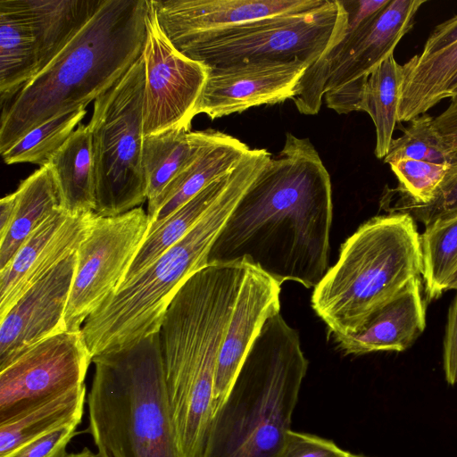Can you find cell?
<instances>
[{
	"instance_id": "cell-1",
	"label": "cell",
	"mask_w": 457,
	"mask_h": 457,
	"mask_svg": "<svg viewBox=\"0 0 457 457\" xmlns=\"http://www.w3.org/2000/svg\"><path fill=\"white\" fill-rule=\"evenodd\" d=\"M329 173L309 138L287 133L213 244L208 264L245 259L280 285L315 287L328 270Z\"/></svg>"
},
{
	"instance_id": "cell-2",
	"label": "cell",
	"mask_w": 457,
	"mask_h": 457,
	"mask_svg": "<svg viewBox=\"0 0 457 457\" xmlns=\"http://www.w3.org/2000/svg\"><path fill=\"white\" fill-rule=\"evenodd\" d=\"M251 262L209 263L180 287L159 337L182 457H201L212 418L220 352Z\"/></svg>"
},
{
	"instance_id": "cell-3",
	"label": "cell",
	"mask_w": 457,
	"mask_h": 457,
	"mask_svg": "<svg viewBox=\"0 0 457 457\" xmlns=\"http://www.w3.org/2000/svg\"><path fill=\"white\" fill-rule=\"evenodd\" d=\"M149 0H104L66 46L3 108L0 153L112 88L142 55Z\"/></svg>"
},
{
	"instance_id": "cell-4",
	"label": "cell",
	"mask_w": 457,
	"mask_h": 457,
	"mask_svg": "<svg viewBox=\"0 0 457 457\" xmlns=\"http://www.w3.org/2000/svg\"><path fill=\"white\" fill-rule=\"evenodd\" d=\"M250 149L230 171L228 185L195 226L147 268L120 286L84 322L92 358L159 332L167 309L185 282L208 264L210 251L237 204L270 159Z\"/></svg>"
},
{
	"instance_id": "cell-5",
	"label": "cell",
	"mask_w": 457,
	"mask_h": 457,
	"mask_svg": "<svg viewBox=\"0 0 457 457\" xmlns=\"http://www.w3.org/2000/svg\"><path fill=\"white\" fill-rule=\"evenodd\" d=\"M308 364L298 331L280 312L269 318L212 414L201 457H278Z\"/></svg>"
},
{
	"instance_id": "cell-6",
	"label": "cell",
	"mask_w": 457,
	"mask_h": 457,
	"mask_svg": "<svg viewBox=\"0 0 457 457\" xmlns=\"http://www.w3.org/2000/svg\"><path fill=\"white\" fill-rule=\"evenodd\" d=\"M87 433L100 457H182L159 332L92 358Z\"/></svg>"
},
{
	"instance_id": "cell-7",
	"label": "cell",
	"mask_w": 457,
	"mask_h": 457,
	"mask_svg": "<svg viewBox=\"0 0 457 457\" xmlns=\"http://www.w3.org/2000/svg\"><path fill=\"white\" fill-rule=\"evenodd\" d=\"M420 235L406 212L375 216L341 245L313 288L312 306L332 336L358 331L411 280L422 275Z\"/></svg>"
},
{
	"instance_id": "cell-8",
	"label": "cell",
	"mask_w": 457,
	"mask_h": 457,
	"mask_svg": "<svg viewBox=\"0 0 457 457\" xmlns=\"http://www.w3.org/2000/svg\"><path fill=\"white\" fill-rule=\"evenodd\" d=\"M145 83L141 55L94 102L88 126L95 166V213L98 216L120 215L147 200L142 166Z\"/></svg>"
},
{
	"instance_id": "cell-9",
	"label": "cell",
	"mask_w": 457,
	"mask_h": 457,
	"mask_svg": "<svg viewBox=\"0 0 457 457\" xmlns=\"http://www.w3.org/2000/svg\"><path fill=\"white\" fill-rule=\"evenodd\" d=\"M426 0H390L370 21L349 28L345 37L309 66L293 98L298 112L317 114L324 100L338 114L359 112L370 74L394 51L411 29Z\"/></svg>"
},
{
	"instance_id": "cell-10",
	"label": "cell",
	"mask_w": 457,
	"mask_h": 457,
	"mask_svg": "<svg viewBox=\"0 0 457 457\" xmlns=\"http://www.w3.org/2000/svg\"><path fill=\"white\" fill-rule=\"evenodd\" d=\"M347 29L343 0H326L308 12L252 21L175 47L208 68L293 59L311 66L345 37Z\"/></svg>"
},
{
	"instance_id": "cell-11",
	"label": "cell",
	"mask_w": 457,
	"mask_h": 457,
	"mask_svg": "<svg viewBox=\"0 0 457 457\" xmlns=\"http://www.w3.org/2000/svg\"><path fill=\"white\" fill-rule=\"evenodd\" d=\"M147 212L94 214L77 250V264L65 312L66 330L81 331L86 320L121 283L149 229Z\"/></svg>"
},
{
	"instance_id": "cell-12",
	"label": "cell",
	"mask_w": 457,
	"mask_h": 457,
	"mask_svg": "<svg viewBox=\"0 0 457 457\" xmlns=\"http://www.w3.org/2000/svg\"><path fill=\"white\" fill-rule=\"evenodd\" d=\"M142 53L145 68L144 135L190 130L208 67L180 53L162 31L149 0Z\"/></svg>"
},
{
	"instance_id": "cell-13",
	"label": "cell",
	"mask_w": 457,
	"mask_h": 457,
	"mask_svg": "<svg viewBox=\"0 0 457 457\" xmlns=\"http://www.w3.org/2000/svg\"><path fill=\"white\" fill-rule=\"evenodd\" d=\"M92 362L81 331L36 344L0 370V423L85 384Z\"/></svg>"
},
{
	"instance_id": "cell-14",
	"label": "cell",
	"mask_w": 457,
	"mask_h": 457,
	"mask_svg": "<svg viewBox=\"0 0 457 457\" xmlns=\"http://www.w3.org/2000/svg\"><path fill=\"white\" fill-rule=\"evenodd\" d=\"M310 63L288 61L245 62L208 68V77L195 115L214 120L241 113L252 107L292 99Z\"/></svg>"
},
{
	"instance_id": "cell-15",
	"label": "cell",
	"mask_w": 457,
	"mask_h": 457,
	"mask_svg": "<svg viewBox=\"0 0 457 457\" xmlns=\"http://www.w3.org/2000/svg\"><path fill=\"white\" fill-rule=\"evenodd\" d=\"M77 264V251L27 290L0 318V370L30 347L67 331L65 312Z\"/></svg>"
},
{
	"instance_id": "cell-16",
	"label": "cell",
	"mask_w": 457,
	"mask_h": 457,
	"mask_svg": "<svg viewBox=\"0 0 457 457\" xmlns=\"http://www.w3.org/2000/svg\"><path fill=\"white\" fill-rule=\"evenodd\" d=\"M174 46L245 22L313 10L326 0H151Z\"/></svg>"
},
{
	"instance_id": "cell-17",
	"label": "cell",
	"mask_w": 457,
	"mask_h": 457,
	"mask_svg": "<svg viewBox=\"0 0 457 457\" xmlns=\"http://www.w3.org/2000/svg\"><path fill=\"white\" fill-rule=\"evenodd\" d=\"M94 214L71 215L60 207L29 236L0 270V318L27 290L78 250Z\"/></svg>"
},
{
	"instance_id": "cell-18",
	"label": "cell",
	"mask_w": 457,
	"mask_h": 457,
	"mask_svg": "<svg viewBox=\"0 0 457 457\" xmlns=\"http://www.w3.org/2000/svg\"><path fill=\"white\" fill-rule=\"evenodd\" d=\"M281 285L250 264L220 352L212 414L228 395L253 342L271 316L280 312Z\"/></svg>"
},
{
	"instance_id": "cell-19",
	"label": "cell",
	"mask_w": 457,
	"mask_h": 457,
	"mask_svg": "<svg viewBox=\"0 0 457 457\" xmlns=\"http://www.w3.org/2000/svg\"><path fill=\"white\" fill-rule=\"evenodd\" d=\"M426 327V307L420 277L411 280L393 298L376 310L353 334L333 336L345 354L409 348Z\"/></svg>"
},
{
	"instance_id": "cell-20",
	"label": "cell",
	"mask_w": 457,
	"mask_h": 457,
	"mask_svg": "<svg viewBox=\"0 0 457 457\" xmlns=\"http://www.w3.org/2000/svg\"><path fill=\"white\" fill-rule=\"evenodd\" d=\"M251 148L222 131L209 129L196 157L147 204L150 225L163 220L216 179L229 173Z\"/></svg>"
},
{
	"instance_id": "cell-21",
	"label": "cell",
	"mask_w": 457,
	"mask_h": 457,
	"mask_svg": "<svg viewBox=\"0 0 457 457\" xmlns=\"http://www.w3.org/2000/svg\"><path fill=\"white\" fill-rule=\"evenodd\" d=\"M29 0H0V98L12 99L40 71Z\"/></svg>"
},
{
	"instance_id": "cell-22",
	"label": "cell",
	"mask_w": 457,
	"mask_h": 457,
	"mask_svg": "<svg viewBox=\"0 0 457 457\" xmlns=\"http://www.w3.org/2000/svg\"><path fill=\"white\" fill-rule=\"evenodd\" d=\"M456 73L457 41L429 55L416 54L403 64L397 122H410L445 99Z\"/></svg>"
},
{
	"instance_id": "cell-23",
	"label": "cell",
	"mask_w": 457,
	"mask_h": 457,
	"mask_svg": "<svg viewBox=\"0 0 457 457\" xmlns=\"http://www.w3.org/2000/svg\"><path fill=\"white\" fill-rule=\"evenodd\" d=\"M48 164L58 187L61 207L71 215L95 212V166L88 124L79 125Z\"/></svg>"
},
{
	"instance_id": "cell-24",
	"label": "cell",
	"mask_w": 457,
	"mask_h": 457,
	"mask_svg": "<svg viewBox=\"0 0 457 457\" xmlns=\"http://www.w3.org/2000/svg\"><path fill=\"white\" fill-rule=\"evenodd\" d=\"M15 194L12 223L0 237V270L10 263L29 236L61 207L58 187L48 163L24 179Z\"/></svg>"
},
{
	"instance_id": "cell-25",
	"label": "cell",
	"mask_w": 457,
	"mask_h": 457,
	"mask_svg": "<svg viewBox=\"0 0 457 457\" xmlns=\"http://www.w3.org/2000/svg\"><path fill=\"white\" fill-rule=\"evenodd\" d=\"M86 385L50 397L0 423V457L62 427L81 422Z\"/></svg>"
},
{
	"instance_id": "cell-26",
	"label": "cell",
	"mask_w": 457,
	"mask_h": 457,
	"mask_svg": "<svg viewBox=\"0 0 457 457\" xmlns=\"http://www.w3.org/2000/svg\"><path fill=\"white\" fill-rule=\"evenodd\" d=\"M209 129H170L145 136L142 166L147 186V202L157 198L174 178L198 154Z\"/></svg>"
},
{
	"instance_id": "cell-27",
	"label": "cell",
	"mask_w": 457,
	"mask_h": 457,
	"mask_svg": "<svg viewBox=\"0 0 457 457\" xmlns=\"http://www.w3.org/2000/svg\"><path fill=\"white\" fill-rule=\"evenodd\" d=\"M229 173L211 183L158 224L149 226L147 235L120 286L147 268L195 226L228 185Z\"/></svg>"
},
{
	"instance_id": "cell-28",
	"label": "cell",
	"mask_w": 457,
	"mask_h": 457,
	"mask_svg": "<svg viewBox=\"0 0 457 457\" xmlns=\"http://www.w3.org/2000/svg\"><path fill=\"white\" fill-rule=\"evenodd\" d=\"M402 80L403 65L391 54L370 74L362 88L359 112H367L375 126L378 159L386 157L393 140Z\"/></svg>"
},
{
	"instance_id": "cell-29",
	"label": "cell",
	"mask_w": 457,
	"mask_h": 457,
	"mask_svg": "<svg viewBox=\"0 0 457 457\" xmlns=\"http://www.w3.org/2000/svg\"><path fill=\"white\" fill-rule=\"evenodd\" d=\"M422 277L428 300L438 298L457 270V214L436 220L420 235Z\"/></svg>"
},
{
	"instance_id": "cell-30",
	"label": "cell",
	"mask_w": 457,
	"mask_h": 457,
	"mask_svg": "<svg viewBox=\"0 0 457 457\" xmlns=\"http://www.w3.org/2000/svg\"><path fill=\"white\" fill-rule=\"evenodd\" d=\"M86 113V109L80 108L55 116L36 127L1 154L4 162H29L40 167L47 164Z\"/></svg>"
},
{
	"instance_id": "cell-31",
	"label": "cell",
	"mask_w": 457,
	"mask_h": 457,
	"mask_svg": "<svg viewBox=\"0 0 457 457\" xmlns=\"http://www.w3.org/2000/svg\"><path fill=\"white\" fill-rule=\"evenodd\" d=\"M434 117L422 114L401 125L403 135L393 139L383 159L387 164L408 158L433 163H449L453 151L445 144L433 124Z\"/></svg>"
},
{
	"instance_id": "cell-32",
	"label": "cell",
	"mask_w": 457,
	"mask_h": 457,
	"mask_svg": "<svg viewBox=\"0 0 457 457\" xmlns=\"http://www.w3.org/2000/svg\"><path fill=\"white\" fill-rule=\"evenodd\" d=\"M389 166L399 181L400 196L417 204H428L445 179L449 163H433L402 158Z\"/></svg>"
},
{
	"instance_id": "cell-33",
	"label": "cell",
	"mask_w": 457,
	"mask_h": 457,
	"mask_svg": "<svg viewBox=\"0 0 457 457\" xmlns=\"http://www.w3.org/2000/svg\"><path fill=\"white\" fill-rule=\"evenodd\" d=\"M389 209L394 212L409 213L425 227L436 220L457 214V149L453 153L445 179L429 203L417 204L399 195Z\"/></svg>"
},
{
	"instance_id": "cell-34",
	"label": "cell",
	"mask_w": 457,
	"mask_h": 457,
	"mask_svg": "<svg viewBox=\"0 0 457 457\" xmlns=\"http://www.w3.org/2000/svg\"><path fill=\"white\" fill-rule=\"evenodd\" d=\"M333 441L289 430L278 457H348Z\"/></svg>"
},
{
	"instance_id": "cell-35",
	"label": "cell",
	"mask_w": 457,
	"mask_h": 457,
	"mask_svg": "<svg viewBox=\"0 0 457 457\" xmlns=\"http://www.w3.org/2000/svg\"><path fill=\"white\" fill-rule=\"evenodd\" d=\"M77 424L55 429L19 447L6 457H64L67 445L77 434Z\"/></svg>"
},
{
	"instance_id": "cell-36",
	"label": "cell",
	"mask_w": 457,
	"mask_h": 457,
	"mask_svg": "<svg viewBox=\"0 0 457 457\" xmlns=\"http://www.w3.org/2000/svg\"><path fill=\"white\" fill-rule=\"evenodd\" d=\"M445 379L457 384V293L449 307L443 354Z\"/></svg>"
},
{
	"instance_id": "cell-37",
	"label": "cell",
	"mask_w": 457,
	"mask_h": 457,
	"mask_svg": "<svg viewBox=\"0 0 457 457\" xmlns=\"http://www.w3.org/2000/svg\"><path fill=\"white\" fill-rule=\"evenodd\" d=\"M457 41V15L438 24L428 37L420 55L439 52Z\"/></svg>"
},
{
	"instance_id": "cell-38",
	"label": "cell",
	"mask_w": 457,
	"mask_h": 457,
	"mask_svg": "<svg viewBox=\"0 0 457 457\" xmlns=\"http://www.w3.org/2000/svg\"><path fill=\"white\" fill-rule=\"evenodd\" d=\"M433 124L445 144L453 152L457 149V101L434 117Z\"/></svg>"
},
{
	"instance_id": "cell-39",
	"label": "cell",
	"mask_w": 457,
	"mask_h": 457,
	"mask_svg": "<svg viewBox=\"0 0 457 457\" xmlns=\"http://www.w3.org/2000/svg\"><path fill=\"white\" fill-rule=\"evenodd\" d=\"M16 206V194L13 192L0 201V237L9 228Z\"/></svg>"
},
{
	"instance_id": "cell-40",
	"label": "cell",
	"mask_w": 457,
	"mask_h": 457,
	"mask_svg": "<svg viewBox=\"0 0 457 457\" xmlns=\"http://www.w3.org/2000/svg\"><path fill=\"white\" fill-rule=\"evenodd\" d=\"M64 457H100L97 453L92 452L88 447H84L79 452L68 453Z\"/></svg>"
},
{
	"instance_id": "cell-41",
	"label": "cell",
	"mask_w": 457,
	"mask_h": 457,
	"mask_svg": "<svg viewBox=\"0 0 457 457\" xmlns=\"http://www.w3.org/2000/svg\"><path fill=\"white\" fill-rule=\"evenodd\" d=\"M448 289H455L457 290V270L454 271V273L450 278L448 283H447V290Z\"/></svg>"
},
{
	"instance_id": "cell-42",
	"label": "cell",
	"mask_w": 457,
	"mask_h": 457,
	"mask_svg": "<svg viewBox=\"0 0 457 457\" xmlns=\"http://www.w3.org/2000/svg\"><path fill=\"white\" fill-rule=\"evenodd\" d=\"M447 98H451V101H457V84L449 89Z\"/></svg>"
},
{
	"instance_id": "cell-43",
	"label": "cell",
	"mask_w": 457,
	"mask_h": 457,
	"mask_svg": "<svg viewBox=\"0 0 457 457\" xmlns=\"http://www.w3.org/2000/svg\"><path fill=\"white\" fill-rule=\"evenodd\" d=\"M456 84H457V73H456V75L454 76V78L453 79V80H452V82H451V84H450V86H449L448 91H449V89H450L452 87H453V86H454V85H456ZM448 91H447V94H448ZM446 98H447V96H446Z\"/></svg>"
},
{
	"instance_id": "cell-44",
	"label": "cell",
	"mask_w": 457,
	"mask_h": 457,
	"mask_svg": "<svg viewBox=\"0 0 457 457\" xmlns=\"http://www.w3.org/2000/svg\"><path fill=\"white\" fill-rule=\"evenodd\" d=\"M348 457H365V456L349 453Z\"/></svg>"
}]
</instances>
